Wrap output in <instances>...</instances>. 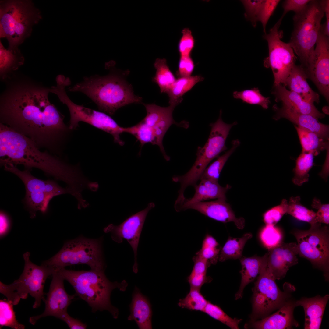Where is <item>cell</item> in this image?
Returning a JSON list of instances; mask_svg holds the SVG:
<instances>
[{
    "label": "cell",
    "instance_id": "50",
    "mask_svg": "<svg viewBox=\"0 0 329 329\" xmlns=\"http://www.w3.org/2000/svg\"><path fill=\"white\" fill-rule=\"evenodd\" d=\"M220 251V249L218 247L202 246L201 249L196 253L211 264H215L218 260Z\"/></svg>",
    "mask_w": 329,
    "mask_h": 329
},
{
    "label": "cell",
    "instance_id": "33",
    "mask_svg": "<svg viewBox=\"0 0 329 329\" xmlns=\"http://www.w3.org/2000/svg\"><path fill=\"white\" fill-rule=\"evenodd\" d=\"M154 66L156 69L152 81L159 87L161 93H166L170 90L176 79L167 65L165 58H157Z\"/></svg>",
    "mask_w": 329,
    "mask_h": 329
},
{
    "label": "cell",
    "instance_id": "49",
    "mask_svg": "<svg viewBox=\"0 0 329 329\" xmlns=\"http://www.w3.org/2000/svg\"><path fill=\"white\" fill-rule=\"evenodd\" d=\"M310 0H286L282 4L283 12L281 17H284L288 12L294 11L295 14L301 12L305 8Z\"/></svg>",
    "mask_w": 329,
    "mask_h": 329
},
{
    "label": "cell",
    "instance_id": "32",
    "mask_svg": "<svg viewBox=\"0 0 329 329\" xmlns=\"http://www.w3.org/2000/svg\"><path fill=\"white\" fill-rule=\"evenodd\" d=\"M194 265L192 270L187 278L190 288L200 289L205 284L210 282L211 279L207 275V268L211 264L197 253L193 258Z\"/></svg>",
    "mask_w": 329,
    "mask_h": 329
},
{
    "label": "cell",
    "instance_id": "13",
    "mask_svg": "<svg viewBox=\"0 0 329 329\" xmlns=\"http://www.w3.org/2000/svg\"><path fill=\"white\" fill-rule=\"evenodd\" d=\"M283 18L281 17L264 38L268 44L269 56L264 61V65L270 67L274 75V86L283 83L288 76L296 57L289 43L282 41L283 32L279 28Z\"/></svg>",
    "mask_w": 329,
    "mask_h": 329
},
{
    "label": "cell",
    "instance_id": "18",
    "mask_svg": "<svg viewBox=\"0 0 329 329\" xmlns=\"http://www.w3.org/2000/svg\"><path fill=\"white\" fill-rule=\"evenodd\" d=\"M267 267L274 279L279 280L286 275L289 268L298 263L297 244L282 242L269 250Z\"/></svg>",
    "mask_w": 329,
    "mask_h": 329
},
{
    "label": "cell",
    "instance_id": "8",
    "mask_svg": "<svg viewBox=\"0 0 329 329\" xmlns=\"http://www.w3.org/2000/svg\"><path fill=\"white\" fill-rule=\"evenodd\" d=\"M222 113L221 110L217 120L210 124L211 130L208 139L203 147H198L196 160L190 169L183 175L174 177V181L180 183L181 191L184 192L188 187L196 185L210 162L227 149L226 139L231 128L237 122L231 124L224 122L221 118Z\"/></svg>",
    "mask_w": 329,
    "mask_h": 329
},
{
    "label": "cell",
    "instance_id": "31",
    "mask_svg": "<svg viewBox=\"0 0 329 329\" xmlns=\"http://www.w3.org/2000/svg\"><path fill=\"white\" fill-rule=\"evenodd\" d=\"M24 62L20 50L6 49L0 42V72L1 77L5 79L9 74L17 69Z\"/></svg>",
    "mask_w": 329,
    "mask_h": 329
},
{
    "label": "cell",
    "instance_id": "1",
    "mask_svg": "<svg viewBox=\"0 0 329 329\" xmlns=\"http://www.w3.org/2000/svg\"><path fill=\"white\" fill-rule=\"evenodd\" d=\"M49 88L30 83L15 85L1 100L0 123L30 138L40 148L59 154L70 130L64 116L49 101Z\"/></svg>",
    "mask_w": 329,
    "mask_h": 329
},
{
    "label": "cell",
    "instance_id": "29",
    "mask_svg": "<svg viewBox=\"0 0 329 329\" xmlns=\"http://www.w3.org/2000/svg\"><path fill=\"white\" fill-rule=\"evenodd\" d=\"M295 126L302 147V152H312L316 156L321 151L329 148L328 140L308 130L296 125Z\"/></svg>",
    "mask_w": 329,
    "mask_h": 329
},
{
    "label": "cell",
    "instance_id": "2",
    "mask_svg": "<svg viewBox=\"0 0 329 329\" xmlns=\"http://www.w3.org/2000/svg\"><path fill=\"white\" fill-rule=\"evenodd\" d=\"M48 151H42L31 139L0 123V163L22 165L26 169H38L55 179L73 189L79 183L82 172Z\"/></svg>",
    "mask_w": 329,
    "mask_h": 329
},
{
    "label": "cell",
    "instance_id": "11",
    "mask_svg": "<svg viewBox=\"0 0 329 329\" xmlns=\"http://www.w3.org/2000/svg\"><path fill=\"white\" fill-rule=\"evenodd\" d=\"M297 241L298 254L324 272L328 279L329 270V230L327 226L317 222L307 230L292 232Z\"/></svg>",
    "mask_w": 329,
    "mask_h": 329
},
{
    "label": "cell",
    "instance_id": "25",
    "mask_svg": "<svg viewBox=\"0 0 329 329\" xmlns=\"http://www.w3.org/2000/svg\"><path fill=\"white\" fill-rule=\"evenodd\" d=\"M329 299L327 294L311 298H303L295 302L296 306H302L305 314L304 329L320 328L324 312Z\"/></svg>",
    "mask_w": 329,
    "mask_h": 329
},
{
    "label": "cell",
    "instance_id": "54",
    "mask_svg": "<svg viewBox=\"0 0 329 329\" xmlns=\"http://www.w3.org/2000/svg\"><path fill=\"white\" fill-rule=\"evenodd\" d=\"M219 244L216 240L211 235L207 234L203 240L202 246L218 247Z\"/></svg>",
    "mask_w": 329,
    "mask_h": 329
},
{
    "label": "cell",
    "instance_id": "45",
    "mask_svg": "<svg viewBox=\"0 0 329 329\" xmlns=\"http://www.w3.org/2000/svg\"><path fill=\"white\" fill-rule=\"evenodd\" d=\"M280 2L279 0L263 1L258 14L257 20L261 22L265 34L267 23Z\"/></svg>",
    "mask_w": 329,
    "mask_h": 329
},
{
    "label": "cell",
    "instance_id": "39",
    "mask_svg": "<svg viewBox=\"0 0 329 329\" xmlns=\"http://www.w3.org/2000/svg\"><path fill=\"white\" fill-rule=\"evenodd\" d=\"M13 305L7 299L0 300V328L9 327L13 329H24L25 326L17 320Z\"/></svg>",
    "mask_w": 329,
    "mask_h": 329
},
{
    "label": "cell",
    "instance_id": "48",
    "mask_svg": "<svg viewBox=\"0 0 329 329\" xmlns=\"http://www.w3.org/2000/svg\"><path fill=\"white\" fill-rule=\"evenodd\" d=\"M311 206L313 208L317 209L316 212V219L317 222L328 224L329 223V204H322L320 201L316 198L313 200Z\"/></svg>",
    "mask_w": 329,
    "mask_h": 329
},
{
    "label": "cell",
    "instance_id": "20",
    "mask_svg": "<svg viewBox=\"0 0 329 329\" xmlns=\"http://www.w3.org/2000/svg\"><path fill=\"white\" fill-rule=\"evenodd\" d=\"M3 166L5 170L14 174L21 179L25 186L26 192L46 193L54 197L65 193L71 194L68 188L61 187L54 181L44 180L35 177L29 170L21 171L16 165L10 163Z\"/></svg>",
    "mask_w": 329,
    "mask_h": 329
},
{
    "label": "cell",
    "instance_id": "10",
    "mask_svg": "<svg viewBox=\"0 0 329 329\" xmlns=\"http://www.w3.org/2000/svg\"><path fill=\"white\" fill-rule=\"evenodd\" d=\"M52 86L50 92L56 94L60 101L68 107L70 114L69 128L70 130L76 129L79 122H83L110 134L114 142L121 146L124 144L120 135L125 132V128L119 126L110 116L105 113L78 105L73 103L68 96L65 87L67 83L64 81L57 82Z\"/></svg>",
    "mask_w": 329,
    "mask_h": 329
},
{
    "label": "cell",
    "instance_id": "17",
    "mask_svg": "<svg viewBox=\"0 0 329 329\" xmlns=\"http://www.w3.org/2000/svg\"><path fill=\"white\" fill-rule=\"evenodd\" d=\"M52 279L47 298L44 301L45 309L41 314L30 317L29 322L34 325L40 318L48 316H54L59 319L63 314L67 312V309L72 300L76 296L68 294L64 285V279L54 270L52 275Z\"/></svg>",
    "mask_w": 329,
    "mask_h": 329
},
{
    "label": "cell",
    "instance_id": "44",
    "mask_svg": "<svg viewBox=\"0 0 329 329\" xmlns=\"http://www.w3.org/2000/svg\"><path fill=\"white\" fill-rule=\"evenodd\" d=\"M181 33L182 36L178 44L180 56H190L195 46V40L189 28H184Z\"/></svg>",
    "mask_w": 329,
    "mask_h": 329
},
{
    "label": "cell",
    "instance_id": "16",
    "mask_svg": "<svg viewBox=\"0 0 329 329\" xmlns=\"http://www.w3.org/2000/svg\"><path fill=\"white\" fill-rule=\"evenodd\" d=\"M154 207V203H150L145 209L130 216L119 225L110 224L104 229L105 232L111 234L112 240L116 242L121 243L123 239L127 240L134 252L133 268L135 273L138 271L137 254L140 235L147 214Z\"/></svg>",
    "mask_w": 329,
    "mask_h": 329
},
{
    "label": "cell",
    "instance_id": "4",
    "mask_svg": "<svg viewBox=\"0 0 329 329\" xmlns=\"http://www.w3.org/2000/svg\"><path fill=\"white\" fill-rule=\"evenodd\" d=\"M55 270L71 285L76 295L87 302L92 312L106 310L114 319L118 318L119 310L111 304L110 295L115 288L126 291L128 285L126 281L112 282L106 276L104 271H76L65 268Z\"/></svg>",
    "mask_w": 329,
    "mask_h": 329
},
{
    "label": "cell",
    "instance_id": "3",
    "mask_svg": "<svg viewBox=\"0 0 329 329\" xmlns=\"http://www.w3.org/2000/svg\"><path fill=\"white\" fill-rule=\"evenodd\" d=\"M68 89L70 92L84 94L97 104L100 110L111 115L120 108L140 103L142 99L134 94L131 85L114 68L106 75L85 77L82 82Z\"/></svg>",
    "mask_w": 329,
    "mask_h": 329
},
{
    "label": "cell",
    "instance_id": "19",
    "mask_svg": "<svg viewBox=\"0 0 329 329\" xmlns=\"http://www.w3.org/2000/svg\"><path fill=\"white\" fill-rule=\"evenodd\" d=\"M226 200L220 198L213 201L194 203L186 206L184 210L193 209L218 221L223 223L233 222L238 228L243 229L245 224L244 219L236 217Z\"/></svg>",
    "mask_w": 329,
    "mask_h": 329
},
{
    "label": "cell",
    "instance_id": "6",
    "mask_svg": "<svg viewBox=\"0 0 329 329\" xmlns=\"http://www.w3.org/2000/svg\"><path fill=\"white\" fill-rule=\"evenodd\" d=\"M325 0H310L301 12L293 18V30L288 43L304 69L311 62L324 14Z\"/></svg>",
    "mask_w": 329,
    "mask_h": 329
},
{
    "label": "cell",
    "instance_id": "53",
    "mask_svg": "<svg viewBox=\"0 0 329 329\" xmlns=\"http://www.w3.org/2000/svg\"><path fill=\"white\" fill-rule=\"evenodd\" d=\"M324 14H325L326 21L323 25L324 34L329 36V0H325Z\"/></svg>",
    "mask_w": 329,
    "mask_h": 329
},
{
    "label": "cell",
    "instance_id": "41",
    "mask_svg": "<svg viewBox=\"0 0 329 329\" xmlns=\"http://www.w3.org/2000/svg\"><path fill=\"white\" fill-rule=\"evenodd\" d=\"M203 312L232 329H239V324L242 321V319L232 318L219 306L209 302H208Z\"/></svg>",
    "mask_w": 329,
    "mask_h": 329
},
{
    "label": "cell",
    "instance_id": "15",
    "mask_svg": "<svg viewBox=\"0 0 329 329\" xmlns=\"http://www.w3.org/2000/svg\"><path fill=\"white\" fill-rule=\"evenodd\" d=\"M311 80L328 102L329 98V38L321 25L312 60L305 69Z\"/></svg>",
    "mask_w": 329,
    "mask_h": 329
},
{
    "label": "cell",
    "instance_id": "26",
    "mask_svg": "<svg viewBox=\"0 0 329 329\" xmlns=\"http://www.w3.org/2000/svg\"><path fill=\"white\" fill-rule=\"evenodd\" d=\"M200 180L198 184L193 186L195 191L193 196L189 199L186 198L176 211H183L186 206L194 203L211 199H226V193L230 188L229 185L223 187L219 184L218 181L209 179Z\"/></svg>",
    "mask_w": 329,
    "mask_h": 329
},
{
    "label": "cell",
    "instance_id": "37",
    "mask_svg": "<svg viewBox=\"0 0 329 329\" xmlns=\"http://www.w3.org/2000/svg\"><path fill=\"white\" fill-rule=\"evenodd\" d=\"M287 213L297 219L307 222L310 225L317 223L316 212L303 206L300 197H292L288 202Z\"/></svg>",
    "mask_w": 329,
    "mask_h": 329
},
{
    "label": "cell",
    "instance_id": "43",
    "mask_svg": "<svg viewBox=\"0 0 329 329\" xmlns=\"http://www.w3.org/2000/svg\"><path fill=\"white\" fill-rule=\"evenodd\" d=\"M288 202L283 199L280 204L269 209L263 214V221L266 225H275L287 213Z\"/></svg>",
    "mask_w": 329,
    "mask_h": 329
},
{
    "label": "cell",
    "instance_id": "23",
    "mask_svg": "<svg viewBox=\"0 0 329 329\" xmlns=\"http://www.w3.org/2000/svg\"><path fill=\"white\" fill-rule=\"evenodd\" d=\"M273 89L272 93L275 97V101L277 102H281L283 106L317 119L325 117L324 114L316 108L314 103L304 100L298 94L287 89L281 84L273 86Z\"/></svg>",
    "mask_w": 329,
    "mask_h": 329
},
{
    "label": "cell",
    "instance_id": "42",
    "mask_svg": "<svg viewBox=\"0 0 329 329\" xmlns=\"http://www.w3.org/2000/svg\"><path fill=\"white\" fill-rule=\"evenodd\" d=\"M260 238L264 246L269 250L282 242L283 234L278 227L266 225L261 232Z\"/></svg>",
    "mask_w": 329,
    "mask_h": 329
},
{
    "label": "cell",
    "instance_id": "28",
    "mask_svg": "<svg viewBox=\"0 0 329 329\" xmlns=\"http://www.w3.org/2000/svg\"><path fill=\"white\" fill-rule=\"evenodd\" d=\"M268 255L267 252L262 256H254L242 257L240 259L241 265L240 271L241 280L239 290L235 295V300L242 298L245 287L255 279L267 265Z\"/></svg>",
    "mask_w": 329,
    "mask_h": 329
},
{
    "label": "cell",
    "instance_id": "46",
    "mask_svg": "<svg viewBox=\"0 0 329 329\" xmlns=\"http://www.w3.org/2000/svg\"><path fill=\"white\" fill-rule=\"evenodd\" d=\"M263 1H241L246 10L245 16L246 18L251 21L254 27L256 26L258 14Z\"/></svg>",
    "mask_w": 329,
    "mask_h": 329
},
{
    "label": "cell",
    "instance_id": "5",
    "mask_svg": "<svg viewBox=\"0 0 329 329\" xmlns=\"http://www.w3.org/2000/svg\"><path fill=\"white\" fill-rule=\"evenodd\" d=\"M41 18L40 11L30 1H1L0 36L7 39L8 49H18Z\"/></svg>",
    "mask_w": 329,
    "mask_h": 329
},
{
    "label": "cell",
    "instance_id": "51",
    "mask_svg": "<svg viewBox=\"0 0 329 329\" xmlns=\"http://www.w3.org/2000/svg\"><path fill=\"white\" fill-rule=\"evenodd\" d=\"M59 319L65 322L70 329H86L87 325L79 320L75 319L69 315L68 313L62 315Z\"/></svg>",
    "mask_w": 329,
    "mask_h": 329
},
{
    "label": "cell",
    "instance_id": "47",
    "mask_svg": "<svg viewBox=\"0 0 329 329\" xmlns=\"http://www.w3.org/2000/svg\"><path fill=\"white\" fill-rule=\"evenodd\" d=\"M195 66L194 62L191 55L180 56L176 75L178 77L190 76Z\"/></svg>",
    "mask_w": 329,
    "mask_h": 329
},
{
    "label": "cell",
    "instance_id": "52",
    "mask_svg": "<svg viewBox=\"0 0 329 329\" xmlns=\"http://www.w3.org/2000/svg\"><path fill=\"white\" fill-rule=\"evenodd\" d=\"M0 235L1 237H2L8 232L10 227V222L7 215L2 212H0Z\"/></svg>",
    "mask_w": 329,
    "mask_h": 329
},
{
    "label": "cell",
    "instance_id": "24",
    "mask_svg": "<svg viewBox=\"0 0 329 329\" xmlns=\"http://www.w3.org/2000/svg\"><path fill=\"white\" fill-rule=\"evenodd\" d=\"M132 296V301L129 305L130 314L128 320H134L139 329H152V311L149 299L136 286Z\"/></svg>",
    "mask_w": 329,
    "mask_h": 329
},
{
    "label": "cell",
    "instance_id": "35",
    "mask_svg": "<svg viewBox=\"0 0 329 329\" xmlns=\"http://www.w3.org/2000/svg\"><path fill=\"white\" fill-rule=\"evenodd\" d=\"M314 156L312 152H302L297 158L294 171V175L292 179L295 185L301 186L308 181L309 172L313 166Z\"/></svg>",
    "mask_w": 329,
    "mask_h": 329
},
{
    "label": "cell",
    "instance_id": "40",
    "mask_svg": "<svg viewBox=\"0 0 329 329\" xmlns=\"http://www.w3.org/2000/svg\"><path fill=\"white\" fill-rule=\"evenodd\" d=\"M234 97L241 99L243 102L251 104L261 106L264 109H267L270 103V97L263 96L258 88L241 91H235L233 94Z\"/></svg>",
    "mask_w": 329,
    "mask_h": 329
},
{
    "label": "cell",
    "instance_id": "7",
    "mask_svg": "<svg viewBox=\"0 0 329 329\" xmlns=\"http://www.w3.org/2000/svg\"><path fill=\"white\" fill-rule=\"evenodd\" d=\"M25 264L23 272L17 280L6 285L0 282V292L5 295L8 300L13 306L17 305L20 299H26L29 294L34 298L33 308L41 305L44 301V288L46 280L52 275L54 269L41 264L38 266L30 259V253L23 254Z\"/></svg>",
    "mask_w": 329,
    "mask_h": 329
},
{
    "label": "cell",
    "instance_id": "22",
    "mask_svg": "<svg viewBox=\"0 0 329 329\" xmlns=\"http://www.w3.org/2000/svg\"><path fill=\"white\" fill-rule=\"evenodd\" d=\"M295 306V302L287 301L274 313L260 320L250 321L249 324L246 325V327L249 326L255 329H284L296 327L298 324L293 316Z\"/></svg>",
    "mask_w": 329,
    "mask_h": 329
},
{
    "label": "cell",
    "instance_id": "34",
    "mask_svg": "<svg viewBox=\"0 0 329 329\" xmlns=\"http://www.w3.org/2000/svg\"><path fill=\"white\" fill-rule=\"evenodd\" d=\"M252 236V234L249 232L240 238L229 237L220 251L218 260L224 262L229 259L241 258L246 243Z\"/></svg>",
    "mask_w": 329,
    "mask_h": 329
},
{
    "label": "cell",
    "instance_id": "9",
    "mask_svg": "<svg viewBox=\"0 0 329 329\" xmlns=\"http://www.w3.org/2000/svg\"><path fill=\"white\" fill-rule=\"evenodd\" d=\"M42 264L54 269L79 264L97 271H104L105 268L101 241L83 237L66 242L59 251Z\"/></svg>",
    "mask_w": 329,
    "mask_h": 329
},
{
    "label": "cell",
    "instance_id": "21",
    "mask_svg": "<svg viewBox=\"0 0 329 329\" xmlns=\"http://www.w3.org/2000/svg\"><path fill=\"white\" fill-rule=\"evenodd\" d=\"M273 108L276 112L274 117V119L286 118L296 126L313 132L320 137L329 140V126L320 123L318 119L310 115L297 112L284 106L281 108L276 106H274Z\"/></svg>",
    "mask_w": 329,
    "mask_h": 329
},
{
    "label": "cell",
    "instance_id": "38",
    "mask_svg": "<svg viewBox=\"0 0 329 329\" xmlns=\"http://www.w3.org/2000/svg\"><path fill=\"white\" fill-rule=\"evenodd\" d=\"M209 301L200 292V289L190 288L186 296L179 300L178 306L182 308L203 312Z\"/></svg>",
    "mask_w": 329,
    "mask_h": 329
},
{
    "label": "cell",
    "instance_id": "36",
    "mask_svg": "<svg viewBox=\"0 0 329 329\" xmlns=\"http://www.w3.org/2000/svg\"><path fill=\"white\" fill-rule=\"evenodd\" d=\"M238 139L233 140L232 147L223 154L207 167L202 174L200 179H209L218 181L221 172L227 161L236 149L240 145Z\"/></svg>",
    "mask_w": 329,
    "mask_h": 329
},
{
    "label": "cell",
    "instance_id": "14",
    "mask_svg": "<svg viewBox=\"0 0 329 329\" xmlns=\"http://www.w3.org/2000/svg\"><path fill=\"white\" fill-rule=\"evenodd\" d=\"M275 280L268 270L267 264L258 275L253 289L250 321L266 317L287 302V293L280 289Z\"/></svg>",
    "mask_w": 329,
    "mask_h": 329
},
{
    "label": "cell",
    "instance_id": "30",
    "mask_svg": "<svg viewBox=\"0 0 329 329\" xmlns=\"http://www.w3.org/2000/svg\"><path fill=\"white\" fill-rule=\"evenodd\" d=\"M200 75L178 77L167 93L169 98V105L175 107L183 100L182 97L198 83L203 81Z\"/></svg>",
    "mask_w": 329,
    "mask_h": 329
},
{
    "label": "cell",
    "instance_id": "12",
    "mask_svg": "<svg viewBox=\"0 0 329 329\" xmlns=\"http://www.w3.org/2000/svg\"><path fill=\"white\" fill-rule=\"evenodd\" d=\"M147 114L145 117L136 124L137 132L141 139L146 143L158 145L167 161L170 159L163 145L164 136L172 124L186 129L189 126L188 122L183 121L176 122L173 119L172 113L175 108L169 105L164 107L154 104H145Z\"/></svg>",
    "mask_w": 329,
    "mask_h": 329
},
{
    "label": "cell",
    "instance_id": "27",
    "mask_svg": "<svg viewBox=\"0 0 329 329\" xmlns=\"http://www.w3.org/2000/svg\"><path fill=\"white\" fill-rule=\"evenodd\" d=\"M307 79L303 68L301 65L295 64L283 84L284 86L288 87L290 90L297 94L304 100L313 103H318L319 95L309 86Z\"/></svg>",
    "mask_w": 329,
    "mask_h": 329
}]
</instances>
